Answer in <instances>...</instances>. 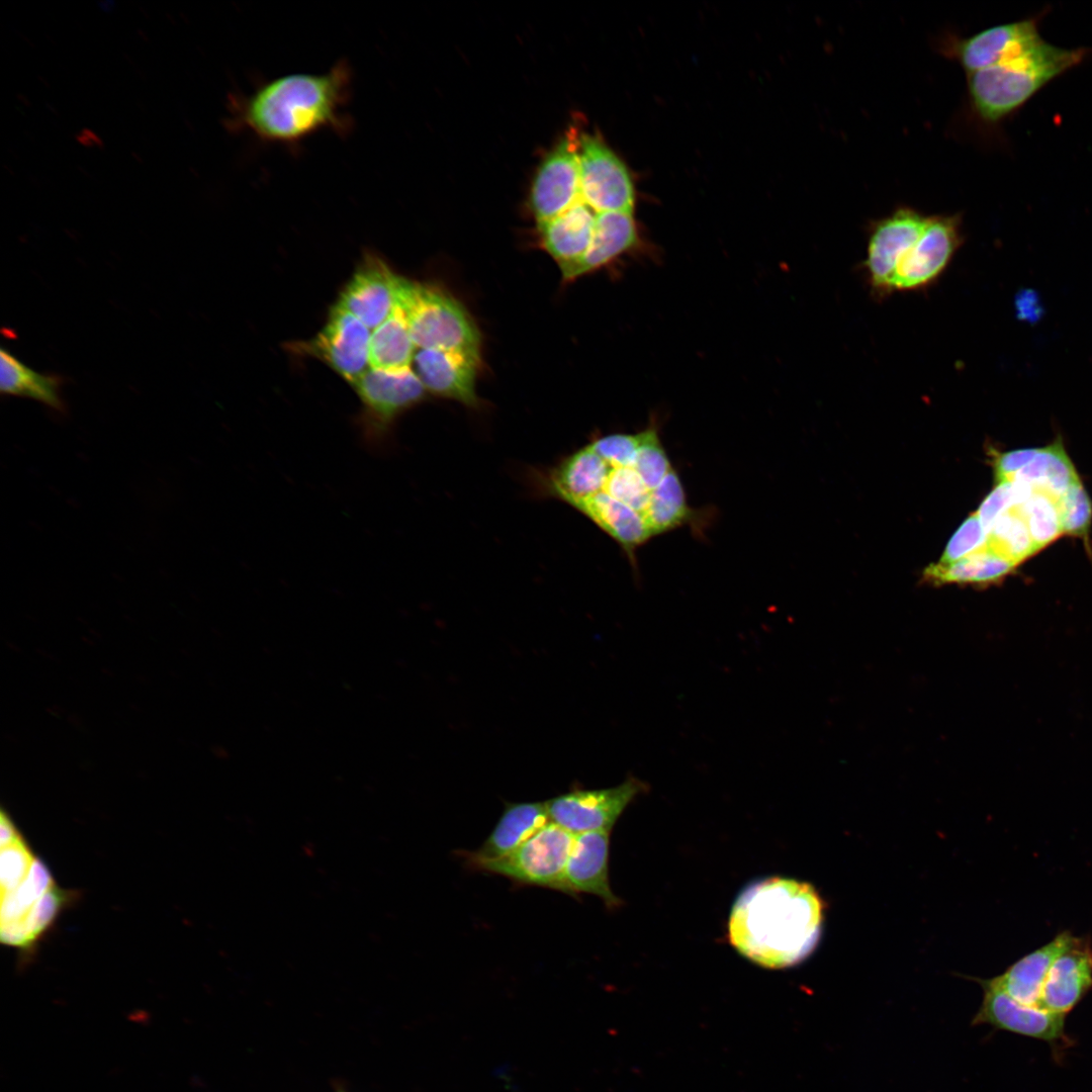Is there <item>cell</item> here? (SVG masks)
Returning a JSON list of instances; mask_svg holds the SVG:
<instances>
[{
	"label": "cell",
	"instance_id": "cell-1",
	"mask_svg": "<svg viewBox=\"0 0 1092 1092\" xmlns=\"http://www.w3.org/2000/svg\"><path fill=\"white\" fill-rule=\"evenodd\" d=\"M351 96L352 70L339 60L326 72L290 73L261 81L250 93H234L225 123L233 131L287 147L326 130L347 135L353 128Z\"/></svg>",
	"mask_w": 1092,
	"mask_h": 1092
},
{
	"label": "cell",
	"instance_id": "cell-2",
	"mask_svg": "<svg viewBox=\"0 0 1092 1092\" xmlns=\"http://www.w3.org/2000/svg\"><path fill=\"white\" fill-rule=\"evenodd\" d=\"M825 903L813 885L790 878H766L746 887L728 922L734 948L768 969L795 966L816 948Z\"/></svg>",
	"mask_w": 1092,
	"mask_h": 1092
},
{
	"label": "cell",
	"instance_id": "cell-3",
	"mask_svg": "<svg viewBox=\"0 0 1092 1092\" xmlns=\"http://www.w3.org/2000/svg\"><path fill=\"white\" fill-rule=\"evenodd\" d=\"M1 939L30 949L48 931L73 893L58 887L22 834L1 840Z\"/></svg>",
	"mask_w": 1092,
	"mask_h": 1092
},
{
	"label": "cell",
	"instance_id": "cell-4",
	"mask_svg": "<svg viewBox=\"0 0 1092 1092\" xmlns=\"http://www.w3.org/2000/svg\"><path fill=\"white\" fill-rule=\"evenodd\" d=\"M1091 51L1066 49L1043 38L1026 51L967 74L973 107L988 122L1010 115L1048 83L1081 64Z\"/></svg>",
	"mask_w": 1092,
	"mask_h": 1092
},
{
	"label": "cell",
	"instance_id": "cell-5",
	"mask_svg": "<svg viewBox=\"0 0 1092 1092\" xmlns=\"http://www.w3.org/2000/svg\"><path fill=\"white\" fill-rule=\"evenodd\" d=\"M395 303L417 349L480 359V335L463 305L440 288L398 276Z\"/></svg>",
	"mask_w": 1092,
	"mask_h": 1092
},
{
	"label": "cell",
	"instance_id": "cell-6",
	"mask_svg": "<svg viewBox=\"0 0 1092 1092\" xmlns=\"http://www.w3.org/2000/svg\"><path fill=\"white\" fill-rule=\"evenodd\" d=\"M574 834L549 822L508 855L490 860H468L470 870L498 875L522 886H536L570 896L565 872Z\"/></svg>",
	"mask_w": 1092,
	"mask_h": 1092
},
{
	"label": "cell",
	"instance_id": "cell-7",
	"mask_svg": "<svg viewBox=\"0 0 1092 1092\" xmlns=\"http://www.w3.org/2000/svg\"><path fill=\"white\" fill-rule=\"evenodd\" d=\"M362 401L359 419L366 447L380 452L389 445L392 426L425 396V387L412 367L400 370L369 368L353 384Z\"/></svg>",
	"mask_w": 1092,
	"mask_h": 1092
},
{
	"label": "cell",
	"instance_id": "cell-8",
	"mask_svg": "<svg viewBox=\"0 0 1092 1092\" xmlns=\"http://www.w3.org/2000/svg\"><path fill=\"white\" fill-rule=\"evenodd\" d=\"M578 165L581 199L596 213H633L635 194L630 173L601 138L579 134Z\"/></svg>",
	"mask_w": 1092,
	"mask_h": 1092
},
{
	"label": "cell",
	"instance_id": "cell-9",
	"mask_svg": "<svg viewBox=\"0 0 1092 1092\" xmlns=\"http://www.w3.org/2000/svg\"><path fill=\"white\" fill-rule=\"evenodd\" d=\"M370 337L366 325L336 304L324 329L313 339L292 343L289 349L320 359L352 385L370 368Z\"/></svg>",
	"mask_w": 1092,
	"mask_h": 1092
},
{
	"label": "cell",
	"instance_id": "cell-10",
	"mask_svg": "<svg viewBox=\"0 0 1092 1092\" xmlns=\"http://www.w3.org/2000/svg\"><path fill=\"white\" fill-rule=\"evenodd\" d=\"M646 790L636 778L605 789H574L546 801L550 821L572 834L610 830L627 806Z\"/></svg>",
	"mask_w": 1092,
	"mask_h": 1092
},
{
	"label": "cell",
	"instance_id": "cell-11",
	"mask_svg": "<svg viewBox=\"0 0 1092 1092\" xmlns=\"http://www.w3.org/2000/svg\"><path fill=\"white\" fill-rule=\"evenodd\" d=\"M578 136L575 129L566 132L537 170L529 197L537 225L557 217L582 200Z\"/></svg>",
	"mask_w": 1092,
	"mask_h": 1092
},
{
	"label": "cell",
	"instance_id": "cell-12",
	"mask_svg": "<svg viewBox=\"0 0 1092 1092\" xmlns=\"http://www.w3.org/2000/svg\"><path fill=\"white\" fill-rule=\"evenodd\" d=\"M926 220L919 211L901 207L873 224L863 268L875 294L883 296L893 292L897 268L918 240Z\"/></svg>",
	"mask_w": 1092,
	"mask_h": 1092
},
{
	"label": "cell",
	"instance_id": "cell-13",
	"mask_svg": "<svg viewBox=\"0 0 1092 1092\" xmlns=\"http://www.w3.org/2000/svg\"><path fill=\"white\" fill-rule=\"evenodd\" d=\"M961 218L957 215L927 217L918 240L901 260L893 291H914L935 282L962 245Z\"/></svg>",
	"mask_w": 1092,
	"mask_h": 1092
},
{
	"label": "cell",
	"instance_id": "cell-14",
	"mask_svg": "<svg viewBox=\"0 0 1092 1092\" xmlns=\"http://www.w3.org/2000/svg\"><path fill=\"white\" fill-rule=\"evenodd\" d=\"M983 989V1000L972 1026L987 1024L995 1029L1056 1044L1066 1040V1015L1029 1006L1011 998L987 979L969 978Z\"/></svg>",
	"mask_w": 1092,
	"mask_h": 1092
},
{
	"label": "cell",
	"instance_id": "cell-15",
	"mask_svg": "<svg viewBox=\"0 0 1092 1092\" xmlns=\"http://www.w3.org/2000/svg\"><path fill=\"white\" fill-rule=\"evenodd\" d=\"M397 277L379 257L367 255L342 291L337 304L374 330L386 320L395 305Z\"/></svg>",
	"mask_w": 1092,
	"mask_h": 1092
},
{
	"label": "cell",
	"instance_id": "cell-16",
	"mask_svg": "<svg viewBox=\"0 0 1092 1092\" xmlns=\"http://www.w3.org/2000/svg\"><path fill=\"white\" fill-rule=\"evenodd\" d=\"M1035 17L995 25L956 41L952 55L967 74L1014 57L1040 41Z\"/></svg>",
	"mask_w": 1092,
	"mask_h": 1092
},
{
	"label": "cell",
	"instance_id": "cell-17",
	"mask_svg": "<svg viewBox=\"0 0 1092 1092\" xmlns=\"http://www.w3.org/2000/svg\"><path fill=\"white\" fill-rule=\"evenodd\" d=\"M1092 990V942L1074 936L1048 973L1040 1006L1068 1015Z\"/></svg>",
	"mask_w": 1092,
	"mask_h": 1092
},
{
	"label": "cell",
	"instance_id": "cell-18",
	"mask_svg": "<svg viewBox=\"0 0 1092 1092\" xmlns=\"http://www.w3.org/2000/svg\"><path fill=\"white\" fill-rule=\"evenodd\" d=\"M480 359L432 349H417L412 369L426 390L476 407L475 380Z\"/></svg>",
	"mask_w": 1092,
	"mask_h": 1092
},
{
	"label": "cell",
	"instance_id": "cell-19",
	"mask_svg": "<svg viewBox=\"0 0 1092 1092\" xmlns=\"http://www.w3.org/2000/svg\"><path fill=\"white\" fill-rule=\"evenodd\" d=\"M610 832L597 830L574 835L565 879L571 897L593 894L608 908L615 909L622 901L613 893L609 881Z\"/></svg>",
	"mask_w": 1092,
	"mask_h": 1092
},
{
	"label": "cell",
	"instance_id": "cell-20",
	"mask_svg": "<svg viewBox=\"0 0 1092 1092\" xmlns=\"http://www.w3.org/2000/svg\"><path fill=\"white\" fill-rule=\"evenodd\" d=\"M639 243L633 213L607 211L596 213L592 242L584 255L561 270L562 278L571 281L609 264Z\"/></svg>",
	"mask_w": 1092,
	"mask_h": 1092
},
{
	"label": "cell",
	"instance_id": "cell-21",
	"mask_svg": "<svg viewBox=\"0 0 1092 1092\" xmlns=\"http://www.w3.org/2000/svg\"><path fill=\"white\" fill-rule=\"evenodd\" d=\"M550 818L545 802L506 803L494 828L475 851H460L463 859L504 857L542 829Z\"/></svg>",
	"mask_w": 1092,
	"mask_h": 1092
},
{
	"label": "cell",
	"instance_id": "cell-22",
	"mask_svg": "<svg viewBox=\"0 0 1092 1092\" xmlns=\"http://www.w3.org/2000/svg\"><path fill=\"white\" fill-rule=\"evenodd\" d=\"M1072 937L1069 930L1058 933L1051 941L1025 954L999 976L987 979L988 982L1019 1003L1041 1007L1042 989L1050 968Z\"/></svg>",
	"mask_w": 1092,
	"mask_h": 1092
},
{
	"label": "cell",
	"instance_id": "cell-23",
	"mask_svg": "<svg viewBox=\"0 0 1092 1092\" xmlns=\"http://www.w3.org/2000/svg\"><path fill=\"white\" fill-rule=\"evenodd\" d=\"M596 212L582 200L557 217L538 225L541 247L563 270L577 262L593 239Z\"/></svg>",
	"mask_w": 1092,
	"mask_h": 1092
},
{
	"label": "cell",
	"instance_id": "cell-24",
	"mask_svg": "<svg viewBox=\"0 0 1092 1092\" xmlns=\"http://www.w3.org/2000/svg\"><path fill=\"white\" fill-rule=\"evenodd\" d=\"M569 506L611 536L630 557L652 537L640 513L606 493L598 492Z\"/></svg>",
	"mask_w": 1092,
	"mask_h": 1092
},
{
	"label": "cell",
	"instance_id": "cell-25",
	"mask_svg": "<svg viewBox=\"0 0 1092 1092\" xmlns=\"http://www.w3.org/2000/svg\"><path fill=\"white\" fill-rule=\"evenodd\" d=\"M64 383L58 374H43L26 366L4 347L0 351V390L2 394L27 397L64 412L61 394Z\"/></svg>",
	"mask_w": 1092,
	"mask_h": 1092
},
{
	"label": "cell",
	"instance_id": "cell-26",
	"mask_svg": "<svg viewBox=\"0 0 1092 1092\" xmlns=\"http://www.w3.org/2000/svg\"><path fill=\"white\" fill-rule=\"evenodd\" d=\"M1012 481L1045 492L1058 499L1073 484L1080 481L1074 464L1066 453L1062 440L1038 448L1031 461L1022 468Z\"/></svg>",
	"mask_w": 1092,
	"mask_h": 1092
},
{
	"label": "cell",
	"instance_id": "cell-27",
	"mask_svg": "<svg viewBox=\"0 0 1092 1092\" xmlns=\"http://www.w3.org/2000/svg\"><path fill=\"white\" fill-rule=\"evenodd\" d=\"M416 350L404 315L395 303L386 320L371 332L370 367L381 370L410 368Z\"/></svg>",
	"mask_w": 1092,
	"mask_h": 1092
},
{
	"label": "cell",
	"instance_id": "cell-28",
	"mask_svg": "<svg viewBox=\"0 0 1092 1092\" xmlns=\"http://www.w3.org/2000/svg\"><path fill=\"white\" fill-rule=\"evenodd\" d=\"M1015 566L1008 558L987 548L952 563H934L924 577L935 583H989L1007 575Z\"/></svg>",
	"mask_w": 1092,
	"mask_h": 1092
},
{
	"label": "cell",
	"instance_id": "cell-29",
	"mask_svg": "<svg viewBox=\"0 0 1092 1092\" xmlns=\"http://www.w3.org/2000/svg\"><path fill=\"white\" fill-rule=\"evenodd\" d=\"M686 492L676 471L672 469L652 490L645 521L652 536L668 532L691 518Z\"/></svg>",
	"mask_w": 1092,
	"mask_h": 1092
},
{
	"label": "cell",
	"instance_id": "cell-30",
	"mask_svg": "<svg viewBox=\"0 0 1092 1092\" xmlns=\"http://www.w3.org/2000/svg\"><path fill=\"white\" fill-rule=\"evenodd\" d=\"M986 548L1016 565L1037 552L1025 521L1015 509L1000 516L990 526Z\"/></svg>",
	"mask_w": 1092,
	"mask_h": 1092
},
{
	"label": "cell",
	"instance_id": "cell-31",
	"mask_svg": "<svg viewBox=\"0 0 1092 1092\" xmlns=\"http://www.w3.org/2000/svg\"><path fill=\"white\" fill-rule=\"evenodd\" d=\"M1014 509L1025 521L1037 551L1063 534L1057 499L1050 494L1032 490L1029 497Z\"/></svg>",
	"mask_w": 1092,
	"mask_h": 1092
},
{
	"label": "cell",
	"instance_id": "cell-32",
	"mask_svg": "<svg viewBox=\"0 0 1092 1092\" xmlns=\"http://www.w3.org/2000/svg\"><path fill=\"white\" fill-rule=\"evenodd\" d=\"M608 465L607 478L599 492L627 505L640 513L645 520L652 490L646 486L633 464Z\"/></svg>",
	"mask_w": 1092,
	"mask_h": 1092
},
{
	"label": "cell",
	"instance_id": "cell-33",
	"mask_svg": "<svg viewBox=\"0 0 1092 1092\" xmlns=\"http://www.w3.org/2000/svg\"><path fill=\"white\" fill-rule=\"evenodd\" d=\"M633 467L651 490L673 469L655 428L641 431Z\"/></svg>",
	"mask_w": 1092,
	"mask_h": 1092
},
{
	"label": "cell",
	"instance_id": "cell-34",
	"mask_svg": "<svg viewBox=\"0 0 1092 1092\" xmlns=\"http://www.w3.org/2000/svg\"><path fill=\"white\" fill-rule=\"evenodd\" d=\"M1063 534L1087 539L1092 522V502L1081 480L1057 499Z\"/></svg>",
	"mask_w": 1092,
	"mask_h": 1092
},
{
	"label": "cell",
	"instance_id": "cell-35",
	"mask_svg": "<svg viewBox=\"0 0 1092 1092\" xmlns=\"http://www.w3.org/2000/svg\"><path fill=\"white\" fill-rule=\"evenodd\" d=\"M1031 492L1030 487L1015 481L997 483L984 498L976 514L988 531L1000 516L1023 503Z\"/></svg>",
	"mask_w": 1092,
	"mask_h": 1092
},
{
	"label": "cell",
	"instance_id": "cell-36",
	"mask_svg": "<svg viewBox=\"0 0 1092 1092\" xmlns=\"http://www.w3.org/2000/svg\"><path fill=\"white\" fill-rule=\"evenodd\" d=\"M988 531L976 513L969 516L949 539L939 563L948 564L984 550Z\"/></svg>",
	"mask_w": 1092,
	"mask_h": 1092
},
{
	"label": "cell",
	"instance_id": "cell-37",
	"mask_svg": "<svg viewBox=\"0 0 1092 1092\" xmlns=\"http://www.w3.org/2000/svg\"><path fill=\"white\" fill-rule=\"evenodd\" d=\"M641 441L636 434L616 433L599 437L589 444L594 450L612 465H632Z\"/></svg>",
	"mask_w": 1092,
	"mask_h": 1092
},
{
	"label": "cell",
	"instance_id": "cell-38",
	"mask_svg": "<svg viewBox=\"0 0 1092 1092\" xmlns=\"http://www.w3.org/2000/svg\"><path fill=\"white\" fill-rule=\"evenodd\" d=\"M1038 448H1022L997 454L994 458L996 483L1012 481L1035 456Z\"/></svg>",
	"mask_w": 1092,
	"mask_h": 1092
},
{
	"label": "cell",
	"instance_id": "cell-39",
	"mask_svg": "<svg viewBox=\"0 0 1092 1092\" xmlns=\"http://www.w3.org/2000/svg\"><path fill=\"white\" fill-rule=\"evenodd\" d=\"M1015 311L1018 320L1034 324L1043 314V306L1037 292L1030 288L1021 289L1015 295Z\"/></svg>",
	"mask_w": 1092,
	"mask_h": 1092
}]
</instances>
